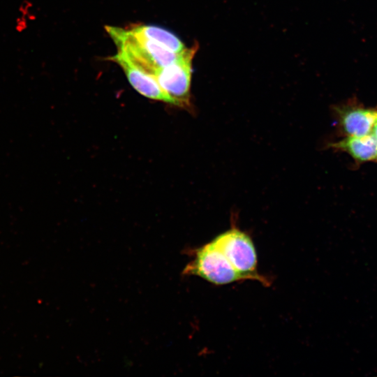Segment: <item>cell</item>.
<instances>
[{
    "mask_svg": "<svg viewBox=\"0 0 377 377\" xmlns=\"http://www.w3.org/2000/svg\"><path fill=\"white\" fill-rule=\"evenodd\" d=\"M186 274L200 276L216 285H226L245 279L212 242L198 249L184 269Z\"/></svg>",
    "mask_w": 377,
    "mask_h": 377,
    "instance_id": "7a4b0ae2",
    "label": "cell"
},
{
    "mask_svg": "<svg viewBox=\"0 0 377 377\" xmlns=\"http://www.w3.org/2000/svg\"><path fill=\"white\" fill-rule=\"evenodd\" d=\"M371 134L377 139V114L372 127Z\"/></svg>",
    "mask_w": 377,
    "mask_h": 377,
    "instance_id": "30bf717a",
    "label": "cell"
},
{
    "mask_svg": "<svg viewBox=\"0 0 377 377\" xmlns=\"http://www.w3.org/2000/svg\"><path fill=\"white\" fill-rule=\"evenodd\" d=\"M376 159H377V156H376Z\"/></svg>",
    "mask_w": 377,
    "mask_h": 377,
    "instance_id": "8fae6325",
    "label": "cell"
},
{
    "mask_svg": "<svg viewBox=\"0 0 377 377\" xmlns=\"http://www.w3.org/2000/svg\"><path fill=\"white\" fill-rule=\"evenodd\" d=\"M330 146L347 152L360 161L374 160L377 156V139L371 133L363 137L346 136Z\"/></svg>",
    "mask_w": 377,
    "mask_h": 377,
    "instance_id": "8992f818",
    "label": "cell"
},
{
    "mask_svg": "<svg viewBox=\"0 0 377 377\" xmlns=\"http://www.w3.org/2000/svg\"><path fill=\"white\" fill-rule=\"evenodd\" d=\"M133 33L158 43L172 51L180 54L186 50L182 41L174 34L154 25H137L130 29Z\"/></svg>",
    "mask_w": 377,
    "mask_h": 377,
    "instance_id": "52a82bcc",
    "label": "cell"
},
{
    "mask_svg": "<svg viewBox=\"0 0 377 377\" xmlns=\"http://www.w3.org/2000/svg\"><path fill=\"white\" fill-rule=\"evenodd\" d=\"M197 50V45L186 48L179 59L160 68L153 75L161 87L182 108H189L191 105L192 60Z\"/></svg>",
    "mask_w": 377,
    "mask_h": 377,
    "instance_id": "3957f363",
    "label": "cell"
},
{
    "mask_svg": "<svg viewBox=\"0 0 377 377\" xmlns=\"http://www.w3.org/2000/svg\"><path fill=\"white\" fill-rule=\"evenodd\" d=\"M245 280H256L263 285L269 281L257 272V253L251 237L236 227L221 233L211 241Z\"/></svg>",
    "mask_w": 377,
    "mask_h": 377,
    "instance_id": "6da1fadb",
    "label": "cell"
},
{
    "mask_svg": "<svg viewBox=\"0 0 377 377\" xmlns=\"http://www.w3.org/2000/svg\"><path fill=\"white\" fill-rule=\"evenodd\" d=\"M339 127L346 136L363 137L371 133L377 111L353 106L336 108Z\"/></svg>",
    "mask_w": 377,
    "mask_h": 377,
    "instance_id": "5b68a950",
    "label": "cell"
},
{
    "mask_svg": "<svg viewBox=\"0 0 377 377\" xmlns=\"http://www.w3.org/2000/svg\"><path fill=\"white\" fill-rule=\"evenodd\" d=\"M33 3L29 0H23L20 6L19 12L20 15L26 18L29 22L33 21L36 19L34 13H32Z\"/></svg>",
    "mask_w": 377,
    "mask_h": 377,
    "instance_id": "ba28073f",
    "label": "cell"
},
{
    "mask_svg": "<svg viewBox=\"0 0 377 377\" xmlns=\"http://www.w3.org/2000/svg\"><path fill=\"white\" fill-rule=\"evenodd\" d=\"M29 22L28 20L19 15L15 20V30L20 33L24 31L28 28Z\"/></svg>",
    "mask_w": 377,
    "mask_h": 377,
    "instance_id": "9c48e42d",
    "label": "cell"
},
{
    "mask_svg": "<svg viewBox=\"0 0 377 377\" xmlns=\"http://www.w3.org/2000/svg\"><path fill=\"white\" fill-rule=\"evenodd\" d=\"M110 59L119 64L131 85L138 93L148 98L180 107L179 103L161 87L152 75L134 64L124 54L117 51Z\"/></svg>",
    "mask_w": 377,
    "mask_h": 377,
    "instance_id": "277c9868",
    "label": "cell"
}]
</instances>
